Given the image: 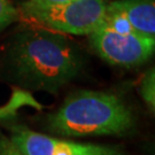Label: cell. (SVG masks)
<instances>
[{
  "label": "cell",
  "mask_w": 155,
  "mask_h": 155,
  "mask_svg": "<svg viewBox=\"0 0 155 155\" xmlns=\"http://www.w3.org/2000/svg\"><path fill=\"white\" fill-rule=\"evenodd\" d=\"M52 132L67 137L123 134L133 125L130 109L114 94L81 91L47 120Z\"/></svg>",
  "instance_id": "obj_1"
},
{
  "label": "cell",
  "mask_w": 155,
  "mask_h": 155,
  "mask_svg": "<svg viewBox=\"0 0 155 155\" xmlns=\"http://www.w3.org/2000/svg\"><path fill=\"white\" fill-rule=\"evenodd\" d=\"M18 72L47 90L71 79L77 74L81 59L72 44L54 31H30L21 36L13 50Z\"/></svg>",
  "instance_id": "obj_2"
},
{
  "label": "cell",
  "mask_w": 155,
  "mask_h": 155,
  "mask_svg": "<svg viewBox=\"0 0 155 155\" xmlns=\"http://www.w3.org/2000/svg\"><path fill=\"white\" fill-rule=\"evenodd\" d=\"M106 8V0H70L28 18L54 32L91 35L101 27Z\"/></svg>",
  "instance_id": "obj_3"
},
{
  "label": "cell",
  "mask_w": 155,
  "mask_h": 155,
  "mask_svg": "<svg viewBox=\"0 0 155 155\" xmlns=\"http://www.w3.org/2000/svg\"><path fill=\"white\" fill-rule=\"evenodd\" d=\"M94 51L104 60L121 67L143 64L154 53L155 38L121 32L101 25L89 35Z\"/></svg>",
  "instance_id": "obj_4"
},
{
  "label": "cell",
  "mask_w": 155,
  "mask_h": 155,
  "mask_svg": "<svg viewBox=\"0 0 155 155\" xmlns=\"http://www.w3.org/2000/svg\"><path fill=\"white\" fill-rule=\"evenodd\" d=\"M9 139L24 155H123L115 147L60 140L23 125H13Z\"/></svg>",
  "instance_id": "obj_5"
},
{
  "label": "cell",
  "mask_w": 155,
  "mask_h": 155,
  "mask_svg": "<svg viewBox=\"0 0 155 155\" xmlns=\"http://www.w3.org/2000/svg\"><path fill=\"white\" fill-rule=\"evenodd\" d=\"M101 25L155 38L154 0H116L107 4Z\"/></svg>",
  "instance_id": "obj_6"
},
{
  "label": "cell",
  "mask_w": 155,
  "mask_h": 155,
  "mask_svg": "<svg viewBox=\"0 0 155 155\" xmlns=\"http://www.w3.org/2000/svg\"><path fill=\"white\" fill-rule=\"evenodd\" d=\"M24 106H30V107L37 108V109L41 108V106L39 105L29 92H25L22 90L14 91L9 101L5 106L0 107V118H7V117L15 115L16 111Z\"/></svg>",
  "instance_id": "obj_7"
},
{
  "label": "cell",
  "mask_w": 155,
  "mask_h": 155,
  "mask_svg": "<svg viewBox=\"0 0 155 155\" xmlns=\"http://www.w3.org/2000/svg\"><path fill=\"white\" fill-rule=\"evenodd\" d=\"M70 0H28L21 5V13L24 17H30L33 14H37L39 12L48 9L55 6H60L66 4Z\"/></svg>",
  "instance_id": "obj_8"
},
{
  "label": "cell",
  "mask_w": 155,
  "mask_h": 155,
  "mask_svg": "<svg viewBox=\"0 0 155 155\" xmlns=\"http://www.w3.org/2000/svg\"><path fill=\"white\" fill-rule=\"evenodd\" d=\"M20 18V12L12 5L11 0H0V31L16 22Z\"/></svg>",
  "instance_id": "obj_9"
},
{
  "label": "cell",
  "mask_w": 155,
  "mask_h": 155,
  "mask_svg": "<svg viewBox=\"0 0 155 155\" xmlns=\"http://www.w3.org/2000/svg\"><path fill=\"white\" fill-rule=\"evenodd\" d=\"M154 69L147 72L145 76L144 81L141 82V87H140V94L143 99L146 101V104L154 109L155 105V82H154Z\"/></svg>",
  "instance_id": "obj_10"
},
{
  "label": "cell",
  "mask_w": 155,
  "mask_h": 155,
  "mask_svg": "<svg viewBox=\"0 0 155 155\" xmlns=\"http://www.w3.org/2000/svg\"><path fill=\"white\" fill-rule=\"evenodd\" d=\"M0 155H24L14 146L11 139L0 134Z\"/></svg>",
  "instance_id": "obj_11"
}]
</instances>
